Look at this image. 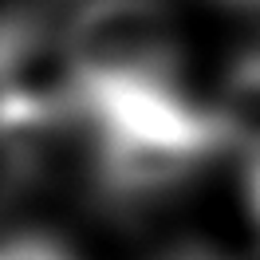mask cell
Returning <instances> with one entry per match:
<instances>
[{
  "label": "cell",
  "mask_w": 260,
  "mask_h": 260,
  "mask_svg": "<svg viewBox=\"0 0 260 260\" xmlns=\"http://www.w3.org/2000/svg\"><path fill=\"white\" fill-rule=\"evenodd\" d=\"M4 122L8 130H44L83 118L87 71L67 32L48 28L36 12H8L4 24Z\"/></svg>",
  "instance_id": "obj_1"
},
{
  "label": "cell",
  "mask_w": 260,
  "mask_h": 260,
  "mask_svg": "<svg viewBox=\"0 0 260 260\" xmlns=\"http://www.w3.org/2000/svg\"><path fill=\"white\" fill-rule=\"evenodd\" d=\"M4 260H71L63 248H55L51 241H40V237H20V241L8 244Z\"/></svg>",
  "instance_id": "obj_3"
},
{
  "label": "cell",
  "mask_w": 260,
  "mask_h": 260,
  "mask_svg": "<svg viewBox=\"0 0 260 260\" xmlns=\"http://www.w3.org/2000/svg\"><path fill=\"white\" fill-rule=\"evenodd\" d=\"M87 79L178 83V28L166 0H83L63 28Z\"/></svg>",
  "instance_id": "obj_2"
},
{
  "label": "cell",
  "mask_w": 260,
  "mask_h": 260,
  "mask_svg": "<svg viewBox=\"0 0 260 260\" xmlns=\"http://www.w3.org/2000/svg\"><path fill=\"white\" fill-rule=\"evenodd\" d=\"M244 189H248V209L260 225V142L248 146V166H244Z\"/></svg>",
  "instance_id": "obj_4"
}]
</instances>
